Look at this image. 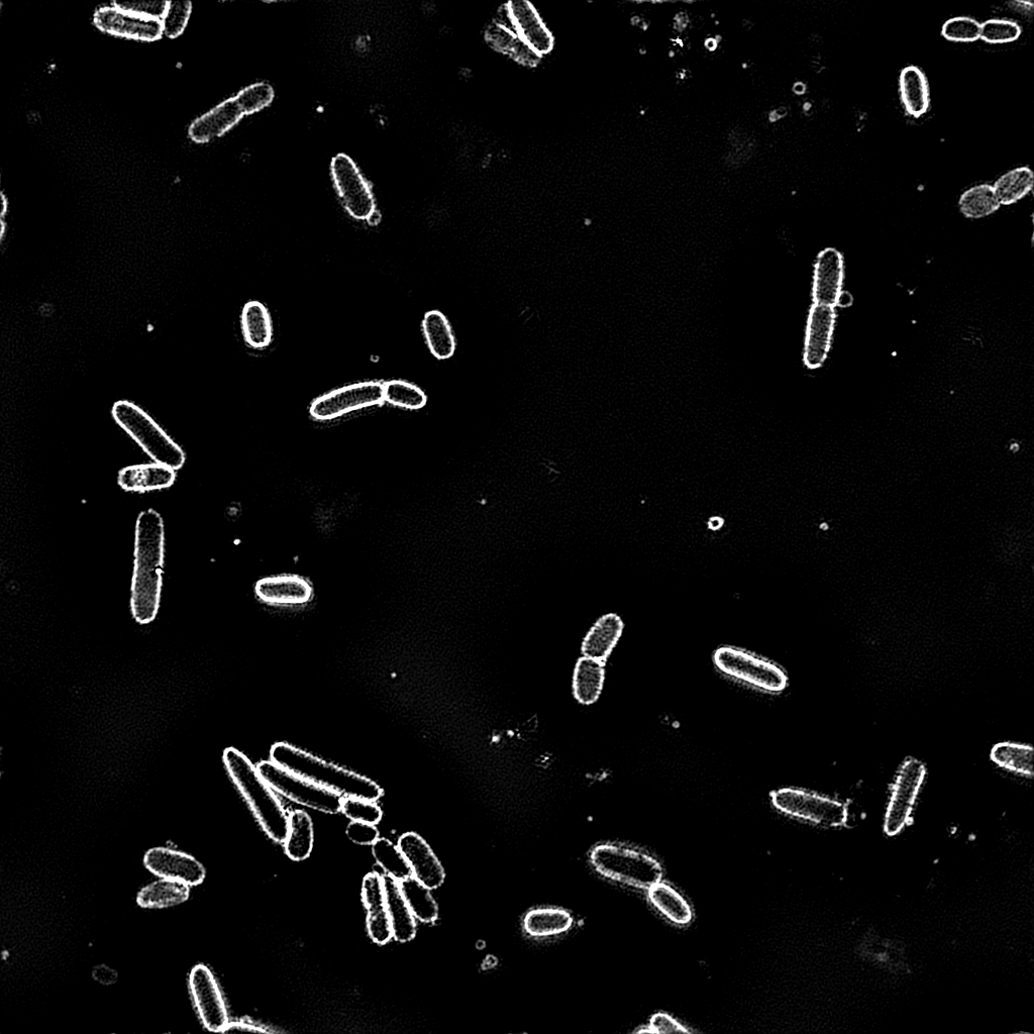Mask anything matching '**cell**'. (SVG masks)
<instances>
[{
	"label": "cell",
	"instance_id": "cb8c5ba5",
	"mask_svg": "<svg viewBox=\"0 0 1034 1034\" xmlns=\"http://www.w3.org/2000/svg\"><path fill=\"white\" fill-rule=\"evenodd\" d=\"M383 882L392 937L396 942L408 943L416 938L417 918L407 905L399 882L387 875L383 876Z\"/></svg>",
	"mask_w": 1034,
	"mask_h": 1034
},
{
	"label": "cell",
	"instance_id": "d4e9b609",
	"mask_svg": "<svg viewBox=\"0 0 1034 1034\" xmlns=\"http://www.w3.org/2000/svg\"><path fill=\"white\" fill-rule=\"evenodd\" d=\"M899 93L906 114L920 119L929 110L930 90L928 80L916 66L905 67L899 76Z\"/></svg>",
	"mask_w": 1034,
	"mask_h": 1034
},
{
	"label": "cell",
	"instance_id": "ac0fdd59",
	"mask_svg": "<svg viewBox=\"0 0 1034 1034\" xmlns=\"http://www.w3.org/2000/svg\"><path fill=\"white\" fill-rule=\"evenodd\" d=\"M255 593L259 600L274 606H300L314 596V588L298 575L271 576L258 580Z\"/></svg>",
	"mask_w": 1034,
	"mask_h": 1034
},
{
	"label": "cell",
	"instance_id": "277c9868",
	"mask_svg": "<svg viewBox=\"0 0 1034 1034\" xmlns=\"http://www.w3.org/2000/svg\"><path fill=\"white\" fill-rule=\"evenodd\" d=\"M116 423L155 462L175 471L186 461L182 448L136 403L117 401L113 406Z\"/></svg>",
	"mask_w": 1034,
	"mask_h": 1034
},
{
	"label": "cell",
	"instance_id": "8d00e7d4",
	"mask_svg": "<svg viewBox=\"0 0 1034 1034\" xmlns=\"http://www.w3.org/2000/svg\"><path fill=\"white\" fill-rule=\"evenodd\" d=\"M992 186L1001 206L1011 205L1032 191L1034 174L1028 167L1015 168L998 178Z\"/></svg>",
	"mask_w": 1034,
	"mask_h": 1034
},
{
	"label": "cell",
	"instance_id": "ba28073f",
	"mask_svg": "<svg viewBox=\"0 0 1034 1034\" xmlns=\"http://www.w3.org/2000/svg\"><path fill=\"white\" fill-rule=\"evenodd\" d=\"M719 672L756 689L779 693L786 689V673L776 664L746 651L721 647L713 656Z\"/></svg>",
	"mask_w": 1034,
	"mask_h": 1034
},
{
	"label": "cell",
	"instance_id": "5b68a950",
	"mask_svg": "<svg viewBox=\"0 0 1034 1034\" xmlns=\"http://www.w3.org/2000/svg\"><path fill=\"white\" fill-rule=\"evenodd\" d=\"M590 861L600 875L641 889H650L663 877L656 859L630 848L600 845L591 852Z\"/></svg>",
	"mask_w": 1034,
	"mask_h": 1034
},
{
	"label": "cell",
	"instance_id": "ee69618b",
	"mask_svg": "<svg viewBox=\"0 0 1034 1034\" xmlns=\"http://www.w3.org/2000/svg\"><path fill=\"white\" fill-rule=\"evenodd\" d=\"M981 24L969 17H957L947 21L942 36L955 43H974L980 40Z\"/></svg>",
	"mask_w": 1034,
	"mask_h": 1034
},
{
	"label": "cell",
	"instance_id": "7bdbcfd3",
	"mask_svg": "<svg viewBox=\"0 0 1034 1034\" xmlns=\"http://www.w3.org/2000/svg\"><path fill=\"white\" fill-rule=\"evenodd\" d=\"M341 812L352 821L373 825L383 817V811L376 802L354 797H343Z\"/></svg>",
	"mask_w": 1034,
	"mask_h": 1034
},
{
	"label": "cell",
	"instance_id": "4dcf8cb0",
	"mask_svg": "<svg viewBox=\"0 0 1034 1034\" xmlns=\"http://www.w3.org/2000/svg\"><path fill=\"white\" fill-rule=\"evenodd\" d=\"M314 823L309 814L295 810L289 814V834L285 841L286 855L293 861L306 860L314 848Z\"/></svg>",
	"mask_w": 1034,
	"mask_h": 1034
},
{
	"label": "cell",
	"instance_id": "f907efd6",
	"mask_svg": "<svg viewBox=\"0 0 1034 1034\" xmlns=\"http://www.w3.org/2000/svg\"><path fill=\"white\" fill-rule=\"evenodd\" d=\"M1012 10L1022 15H1031L1033 4L1031 2H1014L1010 4Z\"/></svg>",
	"mask_w": 1034,
	"mask_h": 1034
},
{
	"label": "cell",
	"instance_id": "6f0895ef",
	"mask_svg": "<svg viewBox=\"0 0 1034 1034\" xmlns=\"http://www.w3.org/2000/svg\"><path fill=\"white\" fill-rule=\"evenodd\" d=\"M820 528H821L822 530H827V529H829V527H827V525H826V524H823V525H821V527H820Z\"/></svg>",
	"mask_w": 1034,
	"mask_h": 1034
},
{
	"label": "cell",
	"instance_id": "1f68e13d",
	"mask_svg": "<svg viewBox=\"0 0 1034 1034\" xmlns=\"http://www.w3.org/2000/svg\"><path fill=\"white\" fill-rule=\"evenodd\" d=\"M573 925L571 914L562 909L539 908L530 911L524 920L526 933L533 938L560 936Z\"/></svg>",
	"mask_w": 1034,
	"mask_h": 1034
},
{
	"label": "cell",
	"instance_id": "db71d44e",
	"mask_svg": "<svg viewBox=\"0 0 1034 1034\" xmlns=\"http://www.w3.org/2000/svg\"><path fill=\"white\" fill-rule=\"evenodd\" d=\"M705 47L708 50L713 51L717 48V41L715 39H708L705 42Z\"/></svg>",
	"mask_w": 1034,
	"mask_h": 1034
},
{
	"label": "cell",
	"instance_id": "7dc6e473",
	"mask_svg": "<svg viewBox=\"0 0 1034 1034\" xmlns=\"http://www.w3.org/2000/svg\"><path fill=\"white\" fill-rule=\"evenodd\" d=\"M653 1033H689L690 1031L679 1023L675 1018L666 1013L653 1015L650 1026Z\"/></svg>",
	"mask_w": 1034,
	"mask_h": 1034
},
{
	"label": "cell",
	"instance_id": "c3c4849f",
	"mask_svg": "<svg viewBox=\"0 0 1034 1034\" xmlns=\"http://www.w3.org/2000/svg\"><path fill=\"white\" fill-rule=\"evenodd\" d=\"M494 25L517 35L515 22L508 4L499 9L495 18Z\"/></svg>",
	"mask_w": 1034,
	"mask_h": 1034
},
{
	"label": "cell",
	"instance_id": "681fc988",
	"mask_svg": "<svg viewBox=\"0 0 1034 1034\" xmlns=\"http://www.w3.org/2000/svg\"><path fill=\"white\" fill-rule=\"evenodd\" d=\"M227 1032H252V1033H264L268 1032L267 1029L248 1023V1022H230L224 1033Z\"/></svg>",
	"mask_w": 1034,
	"mask_h": 1034
},
{
	"label": "cell",
	"instance_id": "44dd1931",
	"mask_svg": "<svg viewBox=\"0 0 1034 1034\" xmlns=\"http://www.w3.org/2000/svg\"><path fill=\"white\" fill-rule=\"evenodd\" d=\"M508 5L517 36L541 57L548 54L554 47V38L535 7L527 0H516Z\"/></svg>",
	"mask_w": 1034,
	"mask_h": 1034
},
{
	"label": "cell",
	"instance_id": "9a60e30c",
	"mask_svg": "<svg viewBox=\"0 0 1034 1034\" xmlns=\"http://www.w3.org/2000/svg\"><path fill=\"white\" fill-rule=\"evenodd\" d=\"M836 321V308L812 304L807 319L803 352V361L808 369L820 368L829 356Z\"/></svg>",
	"mask_w": 1034,
	"mask_h": 1034
},
{
	"label": "cell",
	"instance_id": "603a6c76",
	"mask_svg": "<svg viewBox=\"0 0 1034 1034\" xmlns=\"http://www.w3.org/2000/svg\"><path fill=\"white\" fill-rule=\"evenodd\" d=\"M176 471L158 463L129 466L119 472V485L128 492H152L170 488Z\"/></svg>",
	"mask_w": 1034,
	"mask_h": 1034
},
{
	"label": "cell",
	"instance_id": "60d3db41",
	"mask_svg": "<svg viewBox=\"0 0 1034 1034\" xmlns=\"http://www.w3.org/2000/svg\"><path fill=\"white\" fill-rule=\"evenodd\" d=\"M192 12V4L188 0H172L168 2L162 23L163 35L175 39L185 30Z\"/></svg>",
	"mask_w": 1034,
	"mask_h": 1034
},
{
	"label": "cell",
	"instance_id": "11a10c76",
	"mask_svg": "<svg viewBox=\"0 0 1034 1034\" xmlns=\"http://www.w3.org/2000/svg\"><path fill=\"white\" fill-rule=\"evenodd\" d=\"M805 89H806L805 85L803 83H801V82L796 83L794 85V87H793V91L796 94H803L805 92Z\"/></svg>",
	"mask_w": 1034,
	"mask_h": 1034
},
{
	"label": "cell",
	"instance_id": "d590c367",
	"mask_svg": "<svg viewBox=\"0 0 1034 1034\" xmlns=\"http://www.w3.org/2000/svg\"><path fill=\"white\" fill-rule=\"evenodd\" d=\"M959 208L967 219L980 220L999 211L1001 204L992 185L979 184L967 189L961 195Z\"/></svg>",
	"mask_w": 1034,
	"mask_h": 1034
},
{
	"label": "cell",
	"instance_id": "8992f818",
	"mask_svg": "<svg viewBox=\"0 0 1034 1034\" xmlns=\"http://www.w3.org/2000/svg\"><path fill=\"white\" fill-rule=\"evenodd\" d=\"M774 807L789 816L837 829L847 824L849 809L846 802L815 792L783 788L771 794Z\"/></svg>",
	"mask_w": 1034,
	"mask_h": 1034
},
{
	"label": "cell",
	"instance_id": "e575fe53",
	"mask_svg": "<svg viewBox=\"0 0 1034 1034\" xmlns=\"http://www.w3.org/2000/svg\"><path fill=\"white\" fill-rule=\"evenodd\" d=\"M649 897L654 906L672 922L685 925L691 921L689 903L672 886L659 882L649 889Z\"/></svg>",
	"mask_w": 1034,
	"mask_h": 1034
},
{
	"label": "cell",
	"instance_id": "3957f363",
	"mask_svg": "<svg viewBox=\"0 0 1034 1034\" xmlns=\"http://www.w3.org/2000/svg\"><path fill=\"white\" fill-rule=\"evenodd\" d=\"M226 769L267 836L276 843H285L289 834V815L274 790L260 774L258 767L241 751L229 748L224 752Z\"/></svg>",
	"mask_w": 1034,
	"mask_h": 1034
},
{
	"label": "cell",
	"instance_id": "52a82bcc",
	"mask_svg": "<svg viewBox=\"0 0 1034 1034\" xmlns=\"http://www.w3.org/2000/svg\"><path fill=\"white\" fill-rule=\"evenodd\" d=\"M271 788L285 798L327 814L341 812L343 797L271 761L258 765Z\"/></svg>",
	"mask_w": 1034,
	"mask_h": 1034
},
{
	"label": "cell",
	"instance_id": "7c38bea8",
	"mask_svg": "<svg viewBox=\"0 0 1034 1034\" xmlns=\"http://www.w3.org/2000/svg\"><path fill=\"white\" fill-rule=\"evenodd\" d=\"M189 990L203 1026L212 1032H224L230 1023L229 1013L219 983L208 966L193 967Z\"/></svg>",
	"mask_w": 1034,
	"mask_h": 1034
},
{
	"label": "cell",
	"instance_id": "d6986e66",
	"mask_svg": "<svg viewBox=\"0 0 1034 1034\" xmlns=\"http://www.w3.org/2000/svg\"><path fill=\"white\" fill-rule=\"evenodd\" d=\"M362 900L367 909V929L371 940L380 946L392 937V929L386 907L383 876L372 872L365 876L362 885Z\"/></svg>",
	"mask_w": 1034,
	"mask_h": 1034
},
{
	"label": "cell",
	"instance_id": "4316f807",
	"mask_svg": "<svg viewBox=\"0 0 1034 1034\" xmlns=\"http://www.w3.org/2000/svg\"><path fill=\"white\" fill-rule=\"evenodd\" d=\"M605 681L604 663L582 656L573 673V695L582 705H592L600 697Z\"/></svg>",
	"mask_w": 1034,
	"mask_h": 1034
},
{
	"label": "cell",
	"instance_id": "4fadbf2b",
	"mask_svg": "<svg viewBox=\"0 0 1034 1034\" xmlns=\"http://www.w3.org/2000/svg\"><path fill=\"white\" fill-rule=\"evenodd\" d=\"M144 865L159 878L177 881L189 887L202 884L206 877V870L199 861L171 848L149 850L144 857Z\"/></svg>",
	"mask_w": 1034,
	"mask_h": 1034
},
{
	"label": "cell",
	"instance_id": "83f0119b",
	"mask_svg": "<svg viewBox=\"0 0 1034 1034\" xmlns=\"http://www.w3.org/2000/svg\"><path fill=\"white\" fill-rule=\"evenodd\" d=\"M991 761L1000 769L1023 778L1034 775V751L1029 745L1003 742L990 752Z\"/></svg>",
	"mask_w": 1034,
	"mask_h": 1034
},
{
	"label": "cell",
	"instance_id": "f546056e",
	"mask_svg": "<svg viewBox=\"0 0 1034 1034\" xmlns=\"http://www.w3.org/2000/svg\"><path fill=\"white\" fill-rule=\"evenodd\" d=\"M241 322L244 339L251 348L261 350L270 345L273 328L268 309L263 303L248 302L243 308Z\"/></svg>",
	"mask_w": 1034,
	"mask_h": 1034
},
{
	"label": "cell",
	"instance_id": "9f6ffc18",
	"mask_svg": "<svg viewBox=\"0 0 1034 1034\" xmlns=\"http://www.w3.org/2000/svg\"><path fill=\"white\" fill-rule=\"evenodd\" d=\"M1010 450H1011V451H1012L1013 453H1016V452H1018V450H1019V446H1018L1017 444H1014V445H1012V446H1011Z\"/></svg>",
	"mask_w": 1034,
	"mask_h": 1034
},
{
	"label": "cell",
	"instance_id": "f35d334b",
	"mask_svg": "<svg viewBox=\"0 0 1034 1034\" xmlns=\"http://www.w3.org/2000/svg\"><path fill=\"white\" fill-rule=\"evenodd\" d=\"M384 401L406 410H420L428 404V395L416 384L391 380L384 384Z\"/></svg>",
	"mask_w": 1034,
	"mask_h": 1034
},
{
	"label": "cell",
	"instance_id": "d6a6232c",
	"mask_svg": "<svg viewBox=\"0 0 1034 1034\" xmlns=\"http://www.w3.org/2000/svg\"><path fill=\"white\" fill-rule=\"evenodd\" d=\"M399 886L412 914L418 920L434 923L438 919L439 906L430 888L413 876L400 881Z\"/></svg>",
	"mask_w": 1034,
	"mask_h": 1034
},
{
	"label": "cell",
	"instance_id": "484cf974",
	"mask_svg": "<svg viewBox=\"0 0 1034 1034\" xmlns=\"http://www.w3.org/2000/svg\"><path fill=\"white\" fill-rule=\"evenodd\" d=\"M423 333L431 354L440 361L449 360L457 351V340L448 318L440 310H431L423 320Z\"/></svg>",
	"mask_w": 1034,
	"mask_h": 1034
},
{
	"label": "cell",
	"instance_id": "74e56055",
	"mask_svg": "<svg viewBox=\"0 0 1034 1034\" xmlns=\"http://www.w3.org/2000/svg\"><path fill=\"white\" fill-rule=\"evenodd\" d=\"M373 856L387 876L400 882L412 876L411 868L398 845L387 839H378L373 844Z\"/></svg>",
	"mask_w": 1034,
	"mask_h": 1034
},
{
	"label": "cell",
	"instance_id": "836d02e7",
	"mask_svg": "<svg viewBox=\"0 0 1034 1034\" xmlns=\"http://www.w3.org/2000/svg\"><path fill=\"white\" fill-rule=\"evenodd\" d=\"M486 37L495 50L516 62L535 66L540 61L541 56L523 39L494 24L487 30Z\"/></svg>",
	"mask_w": 1034,
	"mask_h": 1034
},
{
	"label": "cell",
	"instance_id": "8fae6325",
	"mask_svg": "<svg viewBox=\"0 0 1034 1034\" xmlns=\"http://www.w3.org/2000/svg\"><path fill=\"white\" fill-rule=\"evenodd\" d=\"M331 173L347 213L357 221H368L376 212L371 186L356 163L346 154H338L331 163Z\"/></svg>",
	"mask_w": 1034,
	"mask_h": 1034
},
{
	"label": "cell",
	"instance_id": "9c48e42d",
	"mask_svg": "<svg viewBox=\"0 0 1034 1034\" xmlns=\"http://www.w3.org/2000/svg\"><path fill=\"white\" fill-rule=\"evenodd\" d=\"M926 776L925 765L917 759L909 758L900 766L884 816V832L887 836L899 835L910 824Z\"/></svg>",
	"mask_w": 1034,
	"mask_h": 1034
},
{
	"label": "cell",
	"instance_id": "5bb4252c",
	"mask_svg": "<svg viewBox=\"0 0 1034 1034\" xmlns=\"http://www.w3.org/2000/svg\"><path fill=\"white\" fill-rule=\"evenodd\" d=\"M93 22L100 31L126 39L153 42L163 36L161 21L131 14L114 5L97 9Z\"/></svg>",
	"mask_w": 1034,
	"mask_h": 1034
},
{
	"label": "cell",
	"instance_id": "7a4b0ae2",
	"mask_svg": "<svg viewBox=\"0 0 1034 1034\" xmlns=\"http://www.w3.org/2000/svg\"><path fill=\"white\" fill-rule=\"evenodd\" d=\"M270 756L276 764L342 797L377 802L384 794L381 786L373 780L288 743L273 745Z\"/></svg>",
	"mask_w": 1034,
	"mask_h": 1034
},
{
	"label": "cell",
	"instance_id": "30bf717a",
	"mask_svg": "<svg viewBox=\"0 0 1034 1034\" xmlns=\"http://www.w3.org/2000/svg\"><path fill=\"white\" fill-rule=\"evenodd\" d=\"M383 402L384 384L376 381L361 382L319 397L310 405L309 413L316 421L328 422Z\"/></svg>",
	"mask_w": 1034,
	"mask_h": 1034
},
{
	"label": "cell",
	"instance_id": "f6af8a7d",
	"mask_svg": "<svg viewBox=\"0 0 1034 1034\" xmlns=\"http://www.w3.org/2000/svg\"><path fill=\"white\" fill-rule=\"evenodd\" d=\"M117 8L148 19L161 21L167 9L168 2L156 0V2H116Z\"/></svg>",
	"mask_w": 1034,
	"mask_h": 1034
},
{
	"label": "cell",
	"instance_id": "f5cc1de1",
	"mask_svg": "<svg viewBox=\"0 0 1034 1034\" xmlns=\"http://www.w3.org/2000/svg\"><path fill=\"white\" fill-rule=\"evenodd\" d=\"M380 221H381V216H380V214H379V213H378V212L376 211V212H375V213H374V214H373V215H372V216H371V217H370V218L368 219V221H367V222H368V224H369V225H371V226H376V225H378V224L380 223Z\"/></svg>",
	"mask_w": 1034,
	"mask_h": 1034
},
{
	"label": "cell",
	"instance_id": "f1b7e54d",
	"mask_svg": "<svg viewBox=\"0 0 1034 1034\" xmlns=\"http://www.w3.org/2000/svg\"><path fill=\"white\" fill-rule=\"evenodd\" d=\"M189 886L168 879L160 878L138 893L137 902L146 909H164L186 902L190 897Z\"/></svg>",
	"mask_w": 1034,
	"mask_h": 1034
},
{
	"label": "cell",
	"instance_id": "ffe728a7",
	"mask_svg": "<svg viewBox=\"0 0 1034 1034\" xmlns=\"http://www.w3.org/2000/svg\"><path fill=\"white\" fill-rule=\"evenodd\" d=\"M245 116V109L237 96H234L195 120L189 127L188 135L195 143H209L233 129Z\"/></svg>",
	"mask_w": 1034,
	"mask_h": 1034
},
{
	"label": "cell",
	"instance_id": "bcb514c9",
	"mask_svg": "<svg viewBox=\"0 0 1034 1034\" xmlns=\"http://www.w3.org/2000/svg\"><path fill=\"white\" fill-rule=\"evenodd\" d=\"M347 836L357 845L369 846L379 839V831L373 824L352 821L347 827Z\"/></svg>",
	"mask_w": 1034,
	"mask_h": 1034
},
{
	"label": "cell",
	"instance_id": "ab89813d",
	"mask_svg": "<svg viewBox=\"0 0 1034 1034\" xmlns=\"http://www.w3.org/2000/svg\"><path fill=\"white\" fill-rule=\"evenodd\" d=\"M1021 27L1010 20H989L981 24L980 40L991 45L1013 43L1020 38Z\"/></svg>",
	"mask_w": 1034,
	"mask_h": 1034
},
{
	"label": "cell",
	"instance_id": "7402d4cb",
	"mask_svg": "<svg viewBox=\"0 0 1034 1034\" xmlns=\"http://www.w3.org/2000/svg\"><path fill=\"white\" fill-rule=\"evenodd\" d=\"M625 624L616 613L601 616L582 643V656L605 663L624 633Z\"/></svg>",
	"mask_w": 1034,
	"mask_h": 1034
},
{
	"label": "cell",
	"instance_id": "2e32d148",
	"mask_svg": "<svg viewBox=\"0 0 1034 1034\" xmlns=\"http://www.w3.org/2000/svg\"><path fill=\"white\" fill-rule=\"evenodd\" d=\"M845 279V261L843 255L834 248L821 251L814 266L812 299L813 303L836 308L843 295Z\"/></svg>",
	"mask_w": 1034,
	"mask_h": 1034
},
{
	"label": "cell",
	"instance_id": "e0dca14e",
	"mask_svg": "<svg viewBox=\"0 0 1034 1034\" xmlns=\"http://www.w3.org/2000/svg\"><path fill=\"white\" fill-rule=\"evenodd\" d=\"M398 847L407 860L412 876L431 890L440 888L446 879L444 867L429 844L416 833L400 837Z\"/></svg>",
	"mask_w": 1034,
	"mask_h": 1034
},
{
	"label": "cell",
	"instance_id": "b9f144b4",
	"mask_svg": "<svg viewBox=\"0 0 1034 1034\" xmlns=\"http://www.w3.org/2000/svg\"><path fill=\"white\" fill-rule=\"evenodd\" d=\"M236 96L249 116L267 108L273 101L275 92L271 84L258 82L242 89Z\"/></svg>",
	"mask_w": 1034,
	"mask_h": 1034
},
{
	"label": "cell",
	"instance_id": "6da1fadb",
	"mask_svg": "<svg viewBox=\"0 0 1034 1034\" xmlns=\"http://www.w3.org/2000/svg\"><path fill=\"white\" fill-rule=\"evenodd\" d=\"M164 558L165 526L162 516L152 508L144 510L136 523L131 587V610L139 625L151 624L158 615Z\"/></svg>",
	"mask_w": 1034,
	"mask_h": 1034
},
{
	"label": "cell",
	"instance_id": "816d5d0a",
	"mask_svg": "<svg viewBox=\"0 0 1034 1034\" xmlns=\"http://www.w3.org/2000/svg\"><path fill=\"white\" fill-rule=\"evenodd\" d=\"M786 114H787L786 109L780 108V109L776 110L775 112L771 113V121L772 122H776V121L782 119L784 116H786Z\"/></svg>",
	"mask_w": 1034,
	"mask_h": 1034
}]
</instances>
